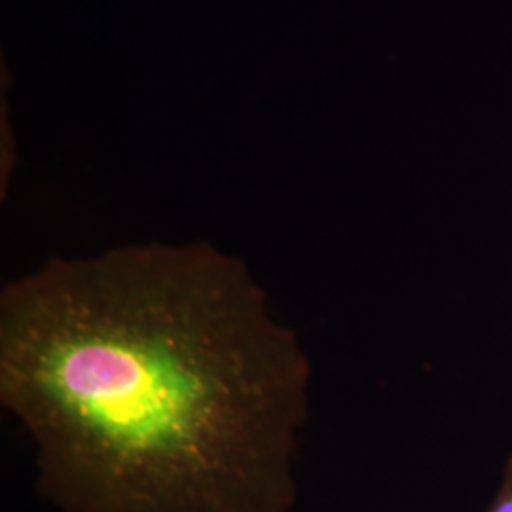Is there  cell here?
<instances>
[{
  "mask_svg": "<svg viewBox=\"0 0 512 512\" xmlns=\"http://www.w3.org/2000/svg\"><path fill=\"white\" fill-rule=\"evenodd\" d=\"M310 355L249 264L54 256L0 291V404L59 512H293Z\"/></svg>",
  "mask_w": 512,
  "mask_h": 512,
  "instance_id": "obj_1",
  "label": "cell"
},
{
  "mask_svg": "<svg viewBox=\"0 0 512 512\" xmlns=\"http://www.w3.org/2000/svg\"><path fill=\"white\" fill-rule=\"evenodd\" d=\"M484 512H512V461L509 459L505 465V471L501 476V482L497 486L490 505Z\"/></svg>",
  "mask_w": 512,
  "mask_h": 512,
  "instance_id": "obj_2",
  "label": "cell"
},
{
  "mask_svg": "<svg viewBox=\"0 0 512 512\" xmlns=\"http://www.w3.org/2000/svg\"><path fill=\"white\" fill-rule=\"evenodd\" d=\"M509 459H511V461H512V456H511V458H509Z\"/></svg>",
  "mask_w": 512,
  "mask_h": 512,
  "instance_id": "obj_3",
  "label": "cell"
}]
</instances>
